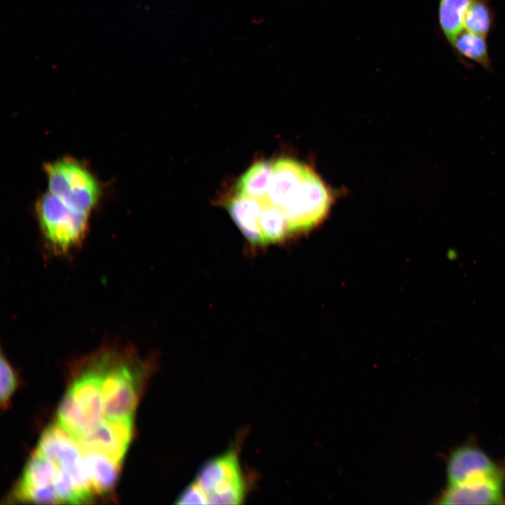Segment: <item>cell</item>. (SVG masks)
I'll list each match as a JSON object with an SVG mask.
<instances>
[{"label":"cell","instance_id":"obj_1","mask_svg":"<svg viewBox=\"0 0 505 505\" xmlns=\"http://www.w3.org/2000/svg\"><path fill=\"white\" fill-rule=\"evenodd\" d=\"M102 370L106 419H133L139 392L138 360L128 347L107 346L96 352Z\"/></svg>","mask_w":505,"mask_h":505},{"label":"cell","instance_id":"obj_2","mask_svg":"<svg viewBox=\"0 0 505 505\" xmlns=\"http://www.w3.org/2000/svg\"><path fill=\"white\" fill-rule=\"evenodd\" d=\"M85 369L64 395L58 411V424L77 440L102 421V370L97 354L88 358Z\"/></svg>","mask_w":505,"mask_h":505},{"label":"cell","instance_id":"obj_3","mask_svg":"<svg viewBox=\"0 0 505 505\" xmlns=\"http://www.w3.org/2000/svg\"><path fill=\"white\" fill-rule=\"evenodd\" d=\"M39 229L47 250L65 257L82 245L88 231L89 216L69 208L48 192L36 206Z\"/></svg>","mask_w":505,"mask_h":505},{"label":"cell","instance_id":"obj_4","mask_svg":"<svg viewBox=\"0 0 505 505\" xmlns=\"http://www.w3.org/2000/svg\"><path fill=\"white\" fill-rule=\"evenodd\" d=\"M49 192L76 212L89 216L100 197L94 176L81 163L65 159L45 168Z\"/></svg>","mask_w":505,"mask_h":505},{"label":"cell","instance_id":"obj_5","mask_svg":"<svg viewBox=\"0 0 505 505\" xmlns=\"http://www.w3.org/2000/svg\"><path fill=\"white\" fill-rule=\"evenodd\" d=\"M36 451L71 476L85 501L92 499L95 492L81 452L75 439L60 424L44 431Z\"/></svg>","mask_w":505,"mask_h":505},{"label":"cell","instance_id":"obj_6","mask_svg":"<svg viewBox=\"0 0 505 505\" xmlns=\"http://www.w3.org/2000/svg\"><path fill=\"white\" fill-rule=\"evenodd\" d=\"M196 484L208 504H238L245 494V485L237 457L229 452L204 464L197 473Z\"/></svg>","mask_w":505,"mask_h":505},{"label":"cell","instance_id":"obj_7","mask_svg":"<svg viewBox=\"0 0 505 505\" xmlns=\"http://www.w3.org/2000/svg\"><path fill=\"white\" fill-rule=\"evenodd\" d=\"M330 194L319 177L309 170L283 210L290 234L307 230L318 224L327 213Z\"/></svg>","mask_w":505,"mask_h":505},{"label":"cell","instance_id":"obj_8","mask_svg":"<svg viewBox=\"0 0 505 505\" xmlns=\"http://www.w3.org/2000/svg\"><path fill=\"white\" fill-rule=\"evenodd\" d=\"M57 467L36 450L14 490L16 499L38 504H58L54 487Z\"/></svg>","mask_w":505,"mask_h":505},{"label":"cell","instance_id":"obj_9","mask_svg":"<svg viewBox=\"0 0 505 505\" xmlns=\"http://www.w3.org/2000/svg\"><path fill=\"white\" fill-rule=\"evenodd\" d=\"M505 473V468L496 464L482 449L471 443L455 448L446 464L447 485Z\"/></svg>","mask_w":505,"mask_h":505},{"label":"cell","instance_id":"obj_10","mask_svg":"<svg viewBox=\"0 0 505 505\" xmlns=\"http://www.w3.org/2000/svg\"><path fill=\"white\" fill-rule=\"evenodd\" d=\"M133 433V419H106L93 431L75 440L81 451L101 452L121 465Z\"/></svg>","mask_w":505,"mask_h":505},{"label":"cell","instance_id":"obj_11","mask_svg":"<svg viewBox=\"0 0 505 505\" xmlns=\"http://www.w3.org/2000/svg\"><path fill=\"white\" fill-rule=\"evenodd\" d=\"M505 473L457 485H447L437 498L440 504H504Z\"/></svg>","mask_w":505,"mask_h":505},{"label":"cell","instance_id":"obj_12","mask_svg":"<svg viewBox=\"0 0 505 505\" xmlns=\"http://www.w3.org/2000/svg\"><path fill=\"white\" fill-rule=\"evenodd\" d=\"M309 168L290 159H280L273 163V170L266 202L283 210Z\"/></svg>","mask_w":505,"mask_h":505},{"label":"cell","instance_id":"obj_13","mask_svg":"<svg viewBox=\"0 0 505 505\" xmlns=\"http://www.w3.org/2000/svg\"><path fill=\"white\" fill-rule=\"evenodd\" d=\"M90 478L95 494H106L117 480L121 464L96 451H81Z\"/></svg>","mask_w":505,"mask_h":505},{"label":"cell","instance_id":"obj_14","mask_svg":"<svg viewBox=\"0 0 505 505\" xmlns=\"http://www.w3.org/2000/svg\"><path fill=\"white\" fill-rule=\"evenodd\" d=\"M262 202L236 194L227 203L228 211L247 240L252 244Z\"/></svg>","mask_w":505,"mask_h":505},{"label":"cell","instance_id":"obj_15","mask_svg":"<svg viewBox=\"0 0 505 505\" xmlns=\"http://www.w3.org/2000/svg\"><path fill=\"white\" fill-rule=\"evenodd\" d=\"M273 163L260 161L250 166L237 182L236 194L264 202L267 200Z\"/></svg>","mask_w":505,"mask_h":505},{"label":"cell","instance_id":"obj_16","mask_svg":"<svg viewBox=\"0 0 505 505\" xmlns=\"http://www.w3.org/2000/svg\"><path fill=\"white\" fill-rule=\"evenodd\" d=\"M455 55L466 65L467 60L474 62L487 71L492 70V60L489 55L486 37L466 30L462 32L452 46Z\"/></svg>","mask_w":505,"mask_h":505},{"label":"cell","instance_id":"obj_17","mask_svg":"<svg viewBox=\"0 0 505 505\" xmlns=\"http://www.w3.org/2000/svg\"><path fill=\"white\" fill-rule=\"evenodd\" d=\"M471 0H439L438 21L445 41L452 47L464 27V15Z\"/></svg>","mask_w":505,"mask_h":505},{"label":"cell","instance_id":"obj_18","mask_svg":"<svg viewBox=\"0 0 505 505\" xmlns=\"http://www.w3.org/2000/svg\"><path fill=\"white\" fill-rule=\"evenodd\" d=\"M490 0H471L464 15V27L473 34L487 37L494 28L495 16Z\"/></svg>","mask_w":505,"mask_h":505},{"label":"cell","instance_id":"obj_19","mask_svg":"<svg viewBox=\"0 0 505 505\" xmlns=\"http://www.w3.org/2000/svg\"><path fill=\"white\" fill-rule=\"evenodd\" d=\"M54 487L60 503L85 502L71 476L62 469L57 468Z\"/></svg>","mask_w":505,"mask_h":505},{"label":"cell","instance_id":"obj_20","mask_svg":"<svg viewBox=\"0 0 505 505\" xmlns=\"http://www.w3.org/2000/svg\"><path fill=\"white\" fill-rule=\"evenodd\" d=\"M0 361V400L1 408L5 409L10 404L11 397L17 389L18 381L15 370L3 353H1Z\"/></svg>","mask_w":505,"mask_h":505},{"label":"cell","instance_id":"obj_21","mask_svg":"<svg viewBox=\"0 0 505 505\" xmlns=\"http://www.w3.org/2000/svg\"><path fill=\"white\" fill-rule=\"evenodd\" d=\"M180 504H207L208 501L204 493L195 482L190 484L182 492L177 499Z\"/></svg>","mask_w":505,"mask_h":505}]
</instances>
